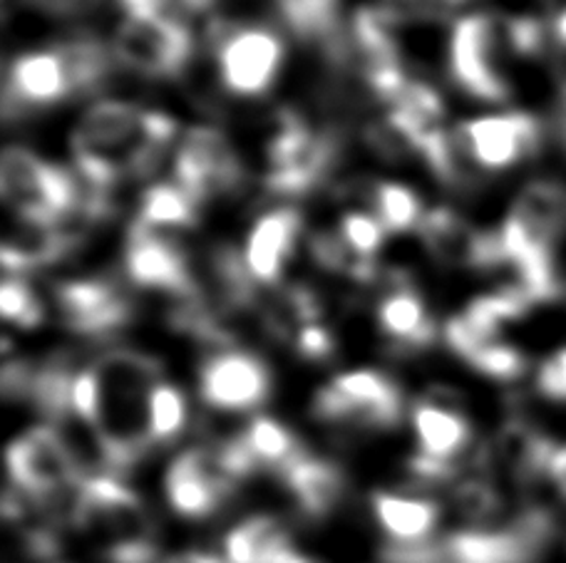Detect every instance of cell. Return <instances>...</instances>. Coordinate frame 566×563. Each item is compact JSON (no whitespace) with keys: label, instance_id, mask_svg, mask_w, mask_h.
Instances as JSON below:
<instances>
[{"label":"cell","instance_id":"obj_1","mask_svg":"<svg viewBox=\"0 0 566 563\" xmlns=\"http://www.w3.org/2000/svg\"><path fill=\"white\" fill-rule=\"evenodd\" d=\"M177 132L179 125L169 115L123 99L90 107L70 142L80 182L90 194L113 199L119 182L155 172Z\"/></svg>","mask_w":566,"mask_h":563},{"label":"cell","instance_id":"obj_2","mask_svg":"<svg viewBox=\"0 0 566 563\" xmlns=\"http://www.w3.org/2000/svg\"><path fill=\"white\" fill-rule=\"evenodd\" d=\"M0 194L23 224L65 226L73 219H87L83 214L85 187L67 169L45 162L25 147L6 149Z\"/></svg>","mask_w":566,"mask_h":563},{"label":"cell","instance_id":"obj_3","mask_svg":"<svg viewBox=\"0 0 566 563\" xmlns=\"http://www.w3.org/2000/svg\"><path fill=\"white\" fill-rule=\"evenodd\" d=\"M504 45L510 47L507 20L492 13L460 18L452 28L448 47V70L454 85L488 103L507 99L510 85L502 70Z\"/></svg>","mask_w":566,"mask_h":563},{"label":"cell","instance_id":"obj_4","mask_svg":"<svg viewBox=\"0 0 566 563\" xmlns=\"http://www.w3.org/2000/svg\"><path fill=\"white\" fill-rule=\"evenodd\" d=\"M313 412L328 425L392 429L402 419V392L378 370H350L318 390Z\"/></svg>","mask_w":566,"mask_h":563},{"label":"cell","instance_id":"obj_5","mask_svg":"<svg viewBox=\"0 0 566 563\" xmlns=\"http://www.w3.org/2000/svg\"><path fill=\"white\" fill-rule=\"evenodd\" d=\"M209 40L217 47L221 83L231 95L259 97L269 93L283 63V43L274 30L214 20L209 25Z\"/></svg>","mask_w":566,"mask_h":563},{"label":"cell","instance_id":"obj_6","mask_svg":"<svg viewBox=\"0 0 566 563\" xmlns=\"http://www.w3.org/2000/svg\"><path fill=\"white\" fill-rule=\"evenodd\" d=\"M115 60L137 75L165 79L185 73L195 55V38L179 20L165 15H127L113 43Z\"/></svg>","mask_w":566,"mask_h":563},{"label":"cell","instance_id":"obj_7","mask_svg":"<svg viewBox=\"0 0 566 563\" xmlns=\"http://www.w3.org/2000/svg\"><path fill=\"white\" fill-rule=\"evenodd\" d=\"M6 459L13 487L38 501L75 491L85 479L75 452L53 427L28 429L8 447Z\"/></svg>","mask_w":566,"mask_h":563},{"label":"cell","instance_id":"obj_8","mask_svg":"<svg viewBox=\"0 0 566 563\" xmlns=\"http://www.w3.org/2000/svg\"><path fill=\"white\" fill-rule=\"evenodd\" d=\"M244 167L224 132L195 127L181 139L175 157V184L201 206L207 199L227 194L241 184Z\"/></svg>","mask_w":566,"mask_h":563},{"label":"cell","instance_id":"obj_9","mask_svg":"<svg viewBox=\"0 0 566 563\" xmlns=\"http://www.w3.org/2000/svg\"><path fill=\"white\" fill-rule=\"evenodd\" d=\"M454 135L474 164L488 172H502L537 152L542 127L532 115L507 113L470 119L454 129Z\"/></svg>","mask_w":566,"mask_h":563},{"label":"cell","instance_id":"obj_10","mask_svg":"<svg viewBox=\"0 0 566 563\" xmlns=\"http://www.w3.org/2000/svg\"><path fill=\"white\" fill-rule=\"evenodd\" d=\"M199 390L201 400L214 410H254L269 400V365L254 353H247V350H219L201 365Z\"/></svg>","mask_w":566,"mask_h":563},{"label":"cell","instance_id":"obj_11","mask_svg":"<svg viewBox=\"0 0 566 563\" xmlns=\"http://www.w3.org/2000/svg\"><path fill=\"white\" fill-rule=\"evenodd\" d=\"M125 270L135 286L145 290H161L175 300L201 294L187 254L171 241L161 238L159 231L133 224L127 236Z\"/></svg>","mask_w":566,"mask_h":563},{"label":"cell","instance_id":"obj_12","mask_svg":"<svg viewBox=\"0 0 566 563\" xmlns=\"http://www.w3.org/2000/svg\"><path fill=\"white\" fill-rule=\"evenodd\" d=\"M420 236L434 261L452 268L490 270L504 266V251L500 231L480 234L470 221H464L452 209L424 211Z\"/></svg>","mask_w":566,"mask_h":563},{"label":"cell","instance_id":"obj_13","mask_svg":"<svg viewBox=\"0 0 566 563\" xmlns=\"http://www.w3.org/2000/svg\"><path fill=\"white\" fill-rule=\"evenodd\" d=\"M67 97H75V89L57 45L23 53L10 63L3 93L6 117H20L30 109L53 107Z\"/></svg>","mask_w":566,"mask_h":563},{"label":"cell","instance_id":"obj_14","mask_svg":"<svg viewBox=\"0 0 566 563\" xmlns=\"http://www.w3.org/2000/svg\"><path fill=\"white\" fill-rule=\"evenodd\" d=\"M55 308L63 323L83 336H105L133 318L125 290L105 278H77L55 288Z\"/></svg>","mask_w":566,"mask_h":563},{"label":"cell","instance_id":"obj_15","mask_svg":"<svg viewBox=\"0 0 566 563\" xmlns=\"http://www.w3.org/2000/svg\"><path fill=\"white\" fill-rule=\"evenodd\" d=\"M167 499L185 517H207L217 511L237 487L219 465L214 447H195L181 452L167 469Z\"/></svg>","mask_w":566,"mask_h":563},{"label":"cell","instance_id":"obj_16","mask_svg":"<svg viewBox=\"0 0 566 563\" xmlns=\"http://www.w3.org/2000/svg\"><path fill=\"white\" fill-rule=\"evenodd\" d=\"M279 23L301 43L318 45L333 65L350 63V38L340 23V0H274Z\"/></svg>","mask_w":566,"mask_h":563},{"label":"cell","instance_id":"obj_17","mask_svg":"<svg viewBox=\"0 0 566 563\" xmlns=\"http://www.w3.org/2000/svg\"><path fill=\"white\" fill-rule=\"evenodd\" d=\"M303 219L293 206L274 209L261 216L247 238L244 261L256 284L274 286L293 256Z\"/></svg>","mask_w":566,"mask_h":563},{"label":"cell","instance_id":"obj_18","mask_svg":"<svg viewBox=\"0 0 566 563\" xmlns=\"http://www.w3.org/2000/svg\"><path fill=\"white\" fill-rule=\"evenodd\" d=\"M281 481L311 519H321L338 507L346 491V477L333 461L311 457L308 452L281 471Z\"/></svg>","mask_w":566,"mask_h":563},{"label":"cell","instance_id":"obj_19","mask_svg":"<svg viewBox=\"0 0 566 563\" xmlns=\"http://www.w3.org/2000/svg\"><path fill=\"white\" fill-rule=\"evenodd\" d=\"M80 236L67 226H35L18 221V229L10 231L3 241V268L8 274H25V270L45 268L55 264L77 246Z\"/></svg>","mask_w":566,"mask_h":563},{"label":"cell","instance_id":"obj_20","mask_svg":"<svg viewBox=\"0 0 566 563\" xmlns=\"http://www.w3.org/2000/svg\"><path fill=\"white\" fill-rule=\"evenodd\" d=\"M229 563H313L293 546L286 527L271 517H251L227 537Z\"/></svg>","mask_w":566,"mask_h":563},{"label":"cell","instance_id":"obj_21","mask_svg":"<svg viewBox=\"0 0 566 563\" xmlns=\"http://www.w3.org/2000/svg\"><path fill=\"white\" fill-rule=\"evenodd\" d=\"M378 326L400 350H420L434 343L438 328L422 298L406 284H398L378 306Z\"/></svg>","mask_w":566,"mask_h":563},{"label":"cell","instance_id":"obj_22","mask_svg":"<svg viewBox=\"0 0 566 563\" xmlns=\"http://www.w3.org/2000/svg\"><path fill=\"white\" fill-rule=\"evenodd\" d=\"M412 427L420 442V455L454 465L472 442V427L462 412L440 405V402H420L412 410Z\"/></svg>","mask_w":566,"mask_h":563},{"label":"cell","instance_id":"obj_23","mask_svg":"<svg viewBox=\"0 0 566 563\" xmlns=\"http://www.w3.org/2000/svg\"><path fill=\"white\" fill-rule=\"evenodd\" d=\"M373 511L380 527L400 544H422L440 517V509L428 499L388 495V491L373 495Z\"/></svg>","mask_w":566,"mask_h":563},{"label":"cell","instance_id":"obj_24","mask_svg":"<svg viewBox=\"0 0 566 563\" xmlns=\"http://www.w3.org/2000/svg\"><path fill=\"white\" fill-rule=\"evenodd\" d=\"M57 47L67 63L75 95L95 93L107 83L109 73H113L115 53L103 40L90 33H80L57 43Z\"/></svg>","mask_w":566,"mask_h":563},{"label":"cell","instance_id":"obj_25","mask_svg":"<svg viewBox=\"0 0 566 563\" xmlns=\"http://www.w3.org/2000/svg\"><path fill=\"white\" fill-rule=\"evenodd\" d=\"M199 219V204L179 184L149 187L139 199L135 224L149 231L191 229Z\"/></svg>","mask_w":566,"mask_h":563},{"label":"cell","instance_id":"obj_26","mask_svg":"<svg viewBox=\"0 0 566 563\" xmlns=\"http://www.w3.org/2000/svg\"><path fill=\"white\" fill-rule=\"evenodd\" d=\"M247 449L251 452L259 469H276L279 475L286 469L291 461H296L306 449L289 427L271 417H256L251 425L241 432Z\"/></svg>","mask_w":566,"mask_h":563},{"label":"cell","instance_id":"obj_27","mask_svg":"<svg viewBox=\"0 0 566 563\" xmlns=\"http://www.w3.org/2000/svg\"><path fill=\"white\" fill-rule=\"evenodd\" d=\"M368 196H370L373 211H376V219L386 231L400 234V231L420 229L422 216H424L420 196L406 184L378 182L370 187Z\"/></svg>","mask_w":566,"mask_h":563},{"label":"cell","instance_id":"obj_28","mask_svg":"<svg viewBox=\"0 0 566 563\" xmlns=\"http://www.w3.org/2000/svg\"><path fill=\"white\" fill-rule=\"evenodd\" d=\"M311 254L316 258V264L333 274L348 276L356 284H373L378 276V264L373 258L358 256L340 234H318L311 238Z\"/></svg>","mask_w":566,"mask_h":563},{"label":"cell","instance_id":"obj_29","mask_svg":"<svg viewBox=\"0 0 566 563\" xmlns=\"http://www.w3.org/2000/svg\"><path fill=\"white\" fill-rule=\"evenodd\" d=\"M187 425V400L175 385L157 382L149 395V437L151 445L175 439Z\"/></svg>","mask_w":566,"mask_h":563},{"label":"cell","instance_id":"obj_30","mask_svg":"<svg viewBox=\"0 0 566 563\" xmlns=\"http://www.w3.org/2000/svg\"><path fill=\"white\" fill-rule=\"evenodd\" d=\"M464 363L472 365L478 373L494 380H517L527 360L517 348H512L504 340H484V343H472L458 353Z\"/></svg>","mask_w":566,"mask_h":563},{"label":"cell","instance_id":"obj_31","mask_svg":"<svg viewBox=\"0 0 566 563\" xmlns=\"http://www.w3.org/2000/svg\"><path fill=\"white\" fill-rule=\"evenodd\" d=\"M0 310L8 323H15L18 328H38L43 320V304L20 276H8L0 286Z\"/></svg>","mask_w":566,"mask_h":563},{"label":"cell","instance_id":"obj_32","mask_svg":"<svg viewBox=\"0 0 566 563\" xmlns=\"http://www.w3.org/2000/svg\"><path fill=\"white\" fill-rule=\"evenodd\" d=\"M454 507L462 517L482 524L500 511V491L484 479H464L454 487Z\"/></svg>","mask_w":566,"mask_h":563},{"label":"cell","instance_id":"obj_33","mask_svg":"<svg viewBox=\"0 0 566 563\" xmlns=\"http://www.w3.org/2000/svg\"><path fill=\"white\" fill-rule=\"evenodd\" d=\"M338 234L358 256L373 258L382 246L386 229H382L376 216L363 214V211H348V214L340 219Z\"/></svg>","mask_w":566,"mask_h":563},{"label":"cell","instance_id":"obj_34","mask_svg":"<svg viewBox=\"0 0 566 563\" xmlns=\"http://www.w3.org/2000/svg\"><path fill=\"white\" fill-rule=\"evenodd\" d=\"M537 387L544 397L566 400V348L544 360L537 373Z\"/></svg>","mask_w":566,"mask_h":563},{"label":"cell","instance_id":"obj_35","mask_svg":"<svg viewBox=\"0 0 566 563\" xmlns=\"http://www.w3.org/2000/svg\"><path fill=\"white\" fill-rule=\"evenodd\" d=\"M293 346L306 360H326L333 353V338L321 323L303 328L293 340Z\"/></svg>","mask_w":566,"mask_h":563},{"label":"cell","instance_id":"obj_36","mask_svg":"<svg viewBox=\"0 0 566 563\" xmlns=\"http://www.w3.org/2000/svg\"><path fill=\"white\" fill-rule=\"evenodd\" d=\"M30 6H35L43 13H53V15H80L87 13L90 8H95L99 0H28Z\"/></svg>","mask_w":566,"mask_h":563},{"label":"cell","instance_id":"obj_37","mask_svg":"<svg viewBox=\"0 0 566 563\" xmlns=\"http://www.w3.org/2000/svg\"><path fill=\"white\" fill-rule=\"evenodd\" d=\"M127 15H165L167 0H119Z\"/></svg>","mask_w":566,"mask_h":563},{"label":"cell","instance_id":"obj_38","mask_svg":"<svg viewBox=\"0 0 566 563\" xmlns=\"http://www.w3.org/2000/svg\"><path fill=\"white\" fill-rule=\"evenodd\" d=\"M165 563H224V561L217 559V556H211V554H185V556L169 559Z\"/></svg>","mask_w":566,"mask_h":563},{"label":"cell","instance_id":"obj_39","mask_svg":"<svg viewBox=\"0 0 566 563\" xmlns=\"http://www.w3.org/2000/svg\"><path fill=\"white\" fill-rule=\"evenodd\" d=\"M559 129H562V139L566 145V89H564V97H562V117H559Z\"/></svg>","mask_w":566,"mask_h":563},{"label":"cell","instance_id":"obj_40","mask_svg":"<svg viewBox=\"0 0 566 563\" xmlns=\"http://www.w3.org/2000/svg\"><path fill=\"white\" fill-rule=\"evenodd\" d=\"M444 3H462V0H444Z\"/></svg>","mask_w":566,"mask_h":563}]
</instances>
